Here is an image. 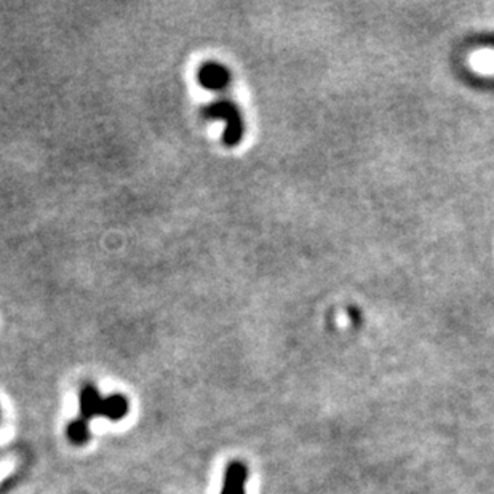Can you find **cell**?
Here are the masks:
<instances>
[{"label": "cell", "instance_id": "6da1fadb", "mask_svg": "<svg viewBox=\"0 0 494 494\" xmlns=\"http://www.w3.org/2000/svg\"><path fill=\"white\" fill-rule=\"evenodd\" d=\"M202 115L207 120H223L226 128L223 131V144L226 148H236L243 141L245 136V119L242 111L231 100L212 101L202 109Z\"/></svg>", "mask_w": 494, "mask_h": 494}, {"label": "cell", "instance_id": "7a4b0ae2", "mask_svg": "<svg viewBox=\"0 0 494 494\" xmlns=\"http://www.w3.org/2000/svg\"><path fill=\"white\" fill-rule=\"evenodd\" d=\"M197 82L210 91H223L232 82V74L227 66L218 61H207L199 67Z\"/></svg>", "mask_w": 494, "mask_h": 494}, {"label": "cell", "instance_id": "3957f363", "mask_svg": "<svg viewBox=\"0 0 494 494\" xmlns=\"http://www.w3.org/2000/svg\"><path fill=\"white\" fill-rule=\"evenodd\" d=\"M248 469L240 461H232L226 467L221 494H247Z\"/></svg>", "mask_w": 494, "mask_h": 494}, {"label": "cell", "instance_id": "277c9868", "mask_svg": "<svg viewBox=\"0 0 494 494\" xmlns=\"http://www.w3.org/2000/svg\"><path fill=\"white\" fill-rule=\"evenodd\" d=\"M102 397L93 384H85L80 390V414L82 419L90 420L101 412Z\"/></svg>", "mask_w": 494, "mask_h": 494}, {"label": "cell", "instance_id": "5b68a950", "mask_svg": "<svg viewBox=\"0 0 494 494\" xmlns=\"http://www.w3.org/2000/svg\"><path fill=\"white\" fill-rule=\"evenodd\" d=\"M128 409H130V403L125 395L112 394L109 397L102 398L100 416H104V418L111 420H120L128 414Z\"/></svg>", "mask_w": 494, "mask_h": 494}, {"label": "cell", "instance_id": "8992f818", "mask_svg": "<svg viewBox=\"0 0 494 494\" xmlns=\"http://www.w3.org/2000/svg\"><path fill=\"white\" fill-rule=\"evenodd\" d=\"M67 438L74 445H85L90 440V425L85 419H76L67 425Z\"/></svg>", "mask_w": 494, "mask_h": 494}]
</instances>
